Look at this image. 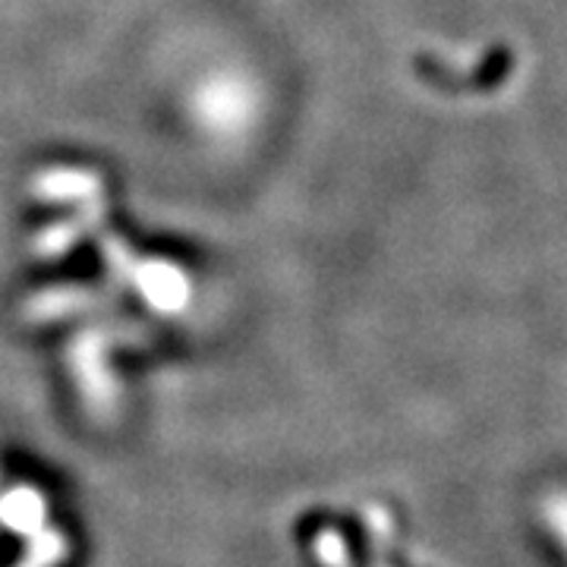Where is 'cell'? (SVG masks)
Masks as SVG:
<instances>
[{"mask_svg":"<svg viewBox=\"0 0 567 567\" xmlns=\"http://www.w3.org/2000/svg\"><path fill=\"white\" fill-rule=\"evenodd\" d=\"M41 196H82L89 189H95V181L85 177V174H44L39 183H35Z\"/></svg>","mask_w":567,"mask_h":567,"instance_id":"1","label":"cell"}]
</instances>
